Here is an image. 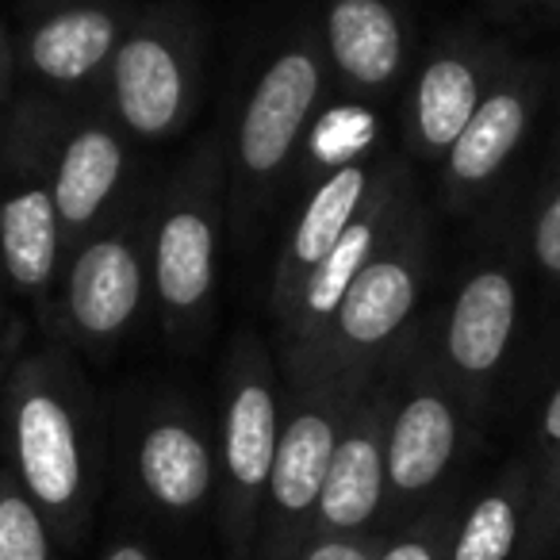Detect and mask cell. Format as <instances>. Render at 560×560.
I'll list each match as a JSON object with an SVG mask.
<instances>
[{
	"instance_id": "obj_26",
	"label": "cell",
	"mask_w": 560,
	"mask_h": 560,
	"mask_svg": "<svg viewBox=\"0 0 560 560\" xmlns=\"http://www.w3.org/2000/svg\"><path fill=\"white\" fill-rule=\"evenodd\" d=\"M529 518H534V529L541 537L560 534V445H557V457H552L549 480H545L541 503H537V511L529 506Z\"/></svg>"
},
{
	"instance_id": "obj_17",
	"label": "cell",
	"mask_w": 560,
	"mask_h": 560,
	"mask_svg": "<svg viewBox=\"0 0 560 560\" xmlns=\"http://www.w3.org/2000/svg\"><path fill=\"white\" fill-rule=\"evenodd\" d=\"M503 70V50L480 39H445L430 50L407 93L411 154H419L422 162H442Z\"/></svg>"
},
{
	"instance_id": "obj_3",
	"label": "cell",
	"mask_w": 560,
	"mask_h": 560,
	"mask_svg": "<svg viewBox=\"0 0 560 560\" xmlns=\"http://www.w3.org/2000/svg\"><path fill=\"white\" fill-rule=\"evenodd\" d=\"M330 85L319 24H296L257 70L234 127L226 135L231 226L249 234L269 211L272 196L292 177Z\"/></svg>"
},
{
	"instance_id": "obj_32",
	"label": "cell",
	"mask_w": 560,
	"mask_h": 560,
	"mask_svg": "<svg viewBox=\"0 0 560 560\" xmlns=\"http://www.w3.org/2000/svg\"><path fill=\"white\" fill-rule=\"evenodd\" d=\"M0 124H4V112H0Z\"/></svg>"
},
{
	"instance_id": "obj_15",
	"label": "cell",
	"mask_w": 560,
	"mask_h": 560,
	"mask_svg": "<svg viewBox=\"0 0 560 560\" xmlns=\"http://www.w3.org/2000/svg\"><path fill=\"white\" fill-rule=\"evenodd\" d=\"M392 165V154H350L342 162H335L307 192L304 208L292 219V231L284 238L272 265V284H269V312L272 323H280L289 315L292 300L300 296V289L307 284L315 269L327 261V254L338 246L353 219L365 211V203L373 200L376 185L384 180Z\"/></svg>"
},
{
	"instance_id": "obj_10",
	"label": "cell",
	"mask_w": 560,
	"mask_h": 560,
	"mask_svg": "<svg viewBox=\"0 0 560 560\" xmlns=\"http://www.w3.org/2000/svg\"><path fill=\"white\" fill-rule=\"evenodd\" d=\"M124 480L142 511L165 522H196L215 511L219 453L208 419L177 392L142 396L124 422Z\"/></svg>"
},
{
	"instance_id": "obj_28",
	"label": "cell",
	"mask_w": 560,
	"mask_h": 560,
	"mask_svg": "<svg viewBox=\"0 0 560 560\" xmlns=\"http://www.w3.org/2000/svg\"><path fill=\"white\" fill-rule=\"evenodd\" d=\"M12 81H16V47H12V32L0 24V112L12 93Z\"/></svg>"
},
{
	"instance_id": "obj_30",
	"label": "cell",
	"mask_w": 560,
	"mask_h": 560,
	"mask_svg": "<svg viewBox=\"0 0 560 560\" xmlns=\"http://www.w3.org/2000/svg\"><path fill=\"white\" fill-rule=\"evenodd\" d=\"M541 4H552V9H560V0H541Z\"/></svg>"
},
{
	"instance_id": "obj_6",
	"label": "cell",
	"mask_w": 560,
	"mask_h": 560,
	"mask_svg": "<svg viewBox=\"0 0 560 560\" xmlns=\"http://www.w3.org/2000/svg\"><path fill=\"white\" fill-rule=\"evenodd\" d=\"M208 24L196 0H154L135 12L108 66L101 104L131 142L158 147L192 124Z\"/></svg>"
},
{
	"instance_id": "obj_4",
	"label": "cell",
	"mask_w": 560,
	"mask_h": 560,
	"mask_svg": "<svg viewBox=\"0 0 560 560\" xmlns=\"http://www.w3.org/2000/svg\"><path fill=\"white\" fill-rule=\"evenodd\" d=\"M427 211L415 200L381 254L361 269L346 289L315 350L284 373L289 388L323 384V388L365 392L388 373L404 350V335L419 312L430 269Z\"/></svg>"
},
{
	"instance_id": "obj_20",
	"label": "cell",
	"mask_w": 560,
	"mask_h": 560,
	"mask_svg": "<svg viewBox=\"0 0 560 560\" xmlns=\"http://www.w3.org/2000/svg\"><path fill=\"white\" fill-rule=\"evenodd\" d=\"M537 89L541 85H537V73L529 66H506L499 73L480 108L472 112L468 127L442 158L445 188L453 200H468V196L483 192L506 170L514 150L526 139L529 119H534Z\"/></svg>"
},
{
	"instance_id": "obj_12",
	"label": "cell",
	"mask_w": 560,
	"mask_h": 560,
	"mask_svg": "<svg viewBox=\"0 0 560 560\" xmlns=\"http://www.w3.org/2000/svg\"><path fill=\"white\" fill-rule=\"evenodd\" d=\"M43 96V150L62 215L66 246H78L131 192V139L101 101Z\"/></svg>"
},
{
	"instance_id": "obj_8",
	"label": "cell",
	"mask_w": 560,
	"mask_h": 560,
	"mask_svg": "<svg viewBox=\"0 0 560 560\" xmlns=\"http://www.w3.org/2000/svg\"><path fill=\"white\" fill-rule=\"evenodd\" d=\"M66 254L43 150V96L27 93L0 124V284L55 315Z\"/></svg>"
},
{
	"instance_id": "obj_16",
	"label": "cell",
	"mask_w": 560,
	"mask_h": 560,
	"mask_svg": "<svg viewBox=\"0 0 560 560\" xmlns=\"http://www.w3.org/2000/svg\"><path fill=\"white\" fill-rule=\"evenodd\" d=\"M384 438H388V381L381 376L373 388L361 392L346 419L307 541L381 529L384 499H388Z\"/></svg>"
},
{
	"instance_id": "obj_22",
	"label": "cell",
	"mask_w": 560,
	"mask_h": 560,
	"mask_svg": "<svg viewBox=\"0 0 560 560\" xmlns=\"http://www.w3.org/2000/svg\"><path fill=\"white\" fill-rule=\"evenodd\" d=\"M62 541L12 468H0V560H58Z\"/></svg>"
},
{
	"instance_id": "obj_7",
	"label": "cell",
	"mask_w": 560,
	"mask_h": 560,
	"mask_svg": "<svg viewBox=\"0 0 560 560\" xmlns=\"http://www.w3.org/2000/svg\"><path fill=\"white\" fill-rule=\"evenodd\" d=\"M150 219H154V192L131 188L108 211V219L66 254L55 323L70 346L108 353L139 327L147 304H154Z\"/></svg>"
},
{
	"instance_id": "obj_31",
	"label": "cell",
	"mask_w": 560,
	"mask_h": 560,
	"mask_svg": "<svg viewBox=\"0 0 560 560\" xmlns=\"http://www.w3.org/2000/svg\"><path fill=\"white\" fill-rule=\"evenodd\" d=\"M0 327H4V315H0Z\"/></svg>"
},
{
	"instance_id": "obj_5",
	"label": "cell",
	"mask_w": 560,
	"mask_h": 560,
	"mask_svg": "<svg viewBox=\"0 0 560 560\" xmlns=\"http://www.w3.org/2000/svg\"><path fill=\"white\" fill-rule=\"evenodd\" d=\"M284 427V373L257 330H242L223 361L215 529L223 560H254L257 518Z\"/></svg>"
},
{
	"instance_id": "obj_29",
	"label": "cell",
	"mask_w": 560,
	"mask_h": 560,
	"mask_svg": "<svg viewBox=\"0 0 560 560\" xmlns=\"http://www.w3.org/2000/svg\"><path fill=\"white\" fill-rule=\"evenodd\" d=\"M541 438L552 445H560V388L549 396V404H545V415H541Z\"/></svg>"
},
{
	"instance_id": "obj_9",
	"label": "cell",
	"mask_w": 560,
	"mask_h": 560,
	"mask_svg": "<svg viewBox=\"0 0 560 560\" xmlns=\"http://www.w3.org/2000/svg\"><path fill=\"white\" fill-rule=\"evenodd\" d=\"M388 381V499H384L381 534L404 526L427 506L438 483L450 476L460 450L457 388L442 361L399 350L384 373Z\"/></svg>"
},
{
	"instance_id": "obj_2",
	"label": "cell",
	"mask_w": 560,
	"mask_h": 560,
	"mask_svg": "<svg viewBox=\"0 0 560 560\" xmlns=\"http://www.w3.org/2000/svg\"><path fill=\"white\" fill-rule=\"evenodd\" d=\"M231 226L226 139L203 135L154 188L150 219V289L165 338L196 350L219 304L223 234Z\"/></svg>"
},
{
	"instance_id": "obj_19",
	"label": "cell",
	"mask_w": 560,
	"mask_h": 560,
	"mask_svg": "<svg viewBox=\"0 0 560 560\" xmlns=\"http://www.w3.org/2000/svg\"><path fill=\"white\" fill-rule=\"evenodd\" d=\"M518 319V289L503 265H483L457 289L442 335V369L453 388H483L503 365Z\"/></svg>"
},
{
	"instance_id": "obj_11",
	"label": "cell",
	"mask_w": 560,
	"mask_h": 560,
	"mask_svg": "<svg viewBox=\"0 0 560 560\" xmlns=\"http://www.w3.org/2000/svg\"><path fill=\"white\" fill-rule=\"evenodd\" d=\"M358 399L361 392L284 384V427H280L277 460L261 499L254 560H296V552L307 545L330 457Z\"/></svg>"
},
{
	"instance_id": "obj_27",
	"label": "cell",
	"mask_w": 560,
	"mask_h": 560,
	"mask_svg": "<svg viewBox=\"0 0 560 560\" xmlns=\"http://www.w3.org/2000/svg\"><path fill=\"white\" fill-rule=\"evenodd\" d=\"M101 560H162V557H158V549L147 541V537L124 534V537H112Z\"/></svg>"
},
{
	"instance_id": "obj_25",
	"label": "cell",
	"mask_w": 560,
	"mask_h": 560,
	"mask_svg": "<svg viewBox=\"0 0 560 560\" xmlns=\"http://www.w3.org/2000/svg\"><path fill=\"white\" fill-rule=\"evenodd\" d=\"M529 246H534L537 265H541L545 272H552V277H560V188L541 208V215H537Z\"/></svg>"
},
{
	"instance_id": "obj_1",
	"label": "cell",
	"mask_w": 560,
	"mask_h": 560,
	"mask_svg": "<svg viewBox=\"0 0 560 560\" xmlns=\"http://www.w3.org/2000/svg\"><path fill=\"white\" fill-rule=\"evenodd\" d=\"M0 422L12 476L62 549H78L104 488V422L78 361L58 346L24 353L4 384Z\"/></svg>"
},
{
	"instance_id": "obj_23",
	"label": "cell",
	"mask_w": 560,
	"mask_h": 560,
	"mask_svg": "<svg viewBox=\"0 0 560 560\" xmlns=\"http://www.w3.org/2000/svg\"><path fill=\"white\" fill-rule=\"evenodd\" d=\"M460 511L442 499V503L422 506L419 514L396 526L392 534H384L376 560H450V545L457 534Z\"/></svg>"
},
{
	"instance_id": "obj_14",
	"label": "cell",
	"mask_w": 560,
	"mask_h": 560,
	"mask_svg": "<svg viewBox=\"0 0 560 560\" xmlns=\"http://www.w3.org/2000/svg\"><path fill=\"white\" fill-rule=\"evenodd\" d=\"M415 200H419V196H415L411 170H407L399 158H392L388 173H384V180L376 185L365 211H361L350 223V231L338 238V246L327 254V261L307 277L300 296L292 300L289 315L280 323H272V327H277L280 373L296 369L300 361L315 350V342H319L323 330H327L335 307L342 304L346 289H350L353 280L361 277V269L381 254V246L396 234V226L404 223V215L411 211Z\"/></svg>"
},
{
	"instance_id": "obj_13",
	"label": "cell",
	"mask_w": 560,
	"mask_h": 560,
	"mask_svg": "<svg viewBox=\"0 0 560 560\" xmlns=\"http://www.w3.org/2000/svg\"><path fill=\"white\" fill-rule=\"evenodd\" d=\"M131 0H47L12 35L16 78L58 101H101L104 78L135 20Z\"/></svg>"
},
{
	"instance_id": "obj_21",
	"label": "cell",
	"mask_w": 560,
	"mask_h": 560,
	"mask_svg": "<svg viewBox=\"0 0 560 560\" xmlns=\"http://www.w3.org/2000/svg\"><path fill=\"white\" fill-rule=\"evenodd\" d=\"M529 506L534 503H529L526 472H511L491 483L468 511H460L450 560H511Z\"/></svg>"
},
{
	"instance_id": "obj_24",
	"label": "cell",
	"mask_w": 560,
	"mask_h": 560,
	"mask_svg": "<svg viewBox=\"0 0 560 560\" xmlns=\"http://www.w3.org/2000/svg\"><path fill=\"white\" fill-rule=\"evenodd\" d=\"M384 534H350V537H315L296 552V560H376Z\"/></svg>"
},
{
	"instance_id": "obj_18",
	"label": "cell",
	"mask_w": 560,
	"mask_h": 560,
	"mask_svg": "<svg viewBox=\"0 0 560 560\" xmlns=\"http://www.w3.org/2000/svg\"><path fill=\"white\" fill-rule=\"evenodd\" d=\"M319 39L350 101H381L407 73V24L392 0H323Z\"/></svg>"
}]
</instances>
